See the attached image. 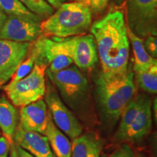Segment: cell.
Instances as JSON below:
<instances>
[{"instance_id": "cell-28", "label": "cell", "mask_w": 157, "mask_h": 157, "mask_svg": "<svg viewBox=\"0 0 157 157\" xmlns=\"http://www.w3.org/2000/svg\"><path fill=\"white\" fill-rule=\"evenodd\" d=\"M45 1L48 2L56 10L58 9L62 4L66 2L67 0H45Z\"/></svg>"}, {"instance_id": "cell-2", "label": "cell", "mask_w": 157, "mask_h": 157, "mask_svg": "<svg viewBox=\"0 0 157 157\" xmlns=\"http://www.w3.org/2000/svg\"><path fill=\"white\" fill-rule=\"evenodd\" d=\"M95 95L102 117L107 124H115L136 95L133 70L129 66L121 74L101 72L95 81Z\"/></svg>"}, {"instance_id": "cell-31", "label": "cell", "mask_w": 157, "mask_h": 157, "mask_svg": "<svg viewBox=\"0 0 157 157\" xmlns=\"http://www.w3.org/2000/svg\"><path fill=\"white\" fill-rule=\"evenodd\" d=\"M113 1H114V2L116 4H117V5H121V4L123 2L124 0H113Z\"/></svg>"}, {"instance_id": "cell-17", "label": "cell", "mask_w": 157, "mask_h": 157, "mask_svg": "<svg viewBox=\"0 0 157 157\" xmlns=\"http://www.w3.org/2000/svg\"><path fill=\"white\" fill-rule=\"evenodd\" d=\"M44 135L48 137L56 157H71V143L68 137L59 129L48 113V125Z\"/></svg>"}, {"instance_id": "cell-18", "label": "cell", "mask_w": 157, "mask_h": 157, "mask_svg": "<svg viewBox=\"0 0 157 157\" xmlns=\"http://www.w3.org/2000/svg\"><path fill=\"white\" fill-rule=\"evenodd\" d=\"M127 35L129 42L132 44V48L134 55V66L133 72L144 71L154 64L157 63L156 58H152L146 52L143 44V39L137 36L132 31L127 29Z\"/></svg>"}, {"instance_id": "cell-23", "label": "cell", "mask_w": 157, "mask_h": 157, "mask_svg": "<svg viewBox=\"0 0 157 157\" xmlns=\"http://www.w3.org/2000/svg\"><path fill=\"white\" fill-rule=\"evenodd\" d=\"M110 0H75V2L84 4L90 8L92 14H102L107 8Z\"/></svg>"}, {"instance_id": "cell-26", "label": "cell", "mask_w": 157, "mask_h": 157, "mask_svg": "<svg viewBox=\"0 0 157 157\" xmlns=\"http://www.w3.org/2000/svg\"><path fill=\"white\" fill-rule=\"evenodd\" d=\"M11 144L4 136L0 137V157H8Z\"/></svg>"}, {"instance_id": "cell-24", "label": "cell", "mask_w": 157, "mask_h": 157, "mask_svg": "<svg viewBox=\"0 0 157 157\" xmlns=\"http://www.w3.org/2000/svg\"><path fill=\"white\" fill-rule=\"evenodd\" d=\"M135 154L130 146L123 143L119 146L109 157H135Z\"/></svg>"}, {"instance_id": "cell-1", "label": "cell", "mask_w": 157, "mask_h": 157, "mask_svg": "<svg viewBox=\"0 0 157 157\" xmlns=\"http://www.w3.org/2000/svg\"><path fill=\"white\" fill-rule=\"evenodd\" d=\"M95 39L102 72L121 74L128 68L129 41L124 14L111 10L90 26Z\"/></svg>"}, {"instance_id": "cell-25", "label": "cell", "mask_w": 157, "mask_h": 157, "mask_svg": "<svg viewBox=\"0 0 157 157\" xmlns=\"http://www.w3.org/2000/svg\"><path fill=\"white\" fill-rule=\"evenodd\" d=\"M144 48L146 52L152 58L157 57V39L156 36H149L146 38V41L143 42Z\"/></svg>"}, {"instance_id": "cell-34", "label": "cell", "mask_w": 157, "mask_h": 157, "mask_svg": "<svg viewBox=\"0 0 157 157\" xmlns=\"http://www.w3.org/2000/svg\"><path fill=\"white\" fill-rule=\"evenodd\" d=\"M53 157H56V156H55V155H54V154H53Z\"/></svg>"}, {"instance_id": "cell-6", "label": "cell", "mask_w": 157, "mask_h": 157, "mask_svg": "<svg viewBox=\"0 0 157 157\" xmlns=\"http://www.w3.org/2000/svg\"><path fill=\"white\" fill-rule=\"evenodd\" d=\"M127 29L141 39L157 34V0H126Z\"/></svg>"}, {"instance_id": "cell-4", "label": "cell", "mask_w": 157, "mask_h": 157, "mask_svg": "<svg viewBox=\"0 0 157 157\" xmlns=\"http://www.w3.org/2000/svg\"><path fill=\"white\" fill-rule=\"evenodd\" d=\"M151 101L146 94L135 95L120 117L115 140L137 143L142 140L151 127Z\"/></svg>"}, {"instance_id": "cell-27", "label": "cell", "mask_w": 157, "mask_h": 157, "mask_svg": "<svg viewBox=\"0 0 157 157\" xmlns=\"http://www.w3.org/2000/svg\"><path fill=\"white\" fill-rule=\"evenodd\" d=\"M15 147H16L17 153L18 154L19 157H34L33 155L29 154L28 151H26L21 148V147L17 146L16 144H15Z\"/></svg>"}, {"instance_id": "cell-20", "label": "cell", "mask_w": 157, "mask_h": 157, "mask_svg": "<svg viewBox=\"0 0 157 157\" xmlns=\"http://www.w3.org/2000/svg\"><path fill=\"white\" fill-rule=\"evenodd\" d=\"M139 87L148 93H157V63L144 71L134 73Z\"/></svg>"}, {"instance_id": "cell-32", "label": "cell", "mask_w": 157, "mask_h": 157, "mask_svg": "<svg viewBox=\"0 0 157 157\" xmlns=\"http://www.w3.org/2000/svg\"><path fill=\"white\" fill-rule=\"evenodd\" d=\"M135 157H147V156H146L145 155H143V154H138L137 156H135Z\"/></svg>"}, {"instance_id": "cell-12", "label": "cell", "mask_w": 157, "mask_h": 157, "mask_svg": "<svg viewBox=\"0 0 157 157\" xmlns=\"http://www.w3.org/2000/svg\"><path fill=\"white\" fill-rule=\"evenodd\" d=\"M48 106L44 100L33 102L20 110L19 126L26 131H33L44 135L48 120Z\"/></svg>"}, {"instance_id": "cell-16", "label": "cell", "mask_w": 157, "mask_h": 157, "mask_svg": "<svg viewBox=\"0 0 157 157\" xmlns=\"http://www.w3.org/2000/svg\"><path fill=\"white\" fill-rule=\"evenodd\" d=\"M19 122V114L17 109L7 101L5 96L0 97V128L4 137L13 143V137Z\"/></svg>"}, {"instance_id": "cell-30", "label": "cell", "mask_w": 157, "mask_h": 157, "mask_svg": "<svg viewBox=\"0 0 157 157\" xmlns=\"http://www.w3.org/2000/svg\"><path fill=\"white\" fill-rule=\"evenodd\" d=\"M10 152V157H19L18 154H17V153L15 144L14 143H12V144H11Z\"/></svg>"}, {"instance_id": "cell-21", "label": "cell", "mask_w": 157, "mask_h": 157, "mask_svg": "<svg viewBox=\"0 0 157 157\" xmlns=\"http://www.w3.org/2000/svg\"><path fill=\"white\" fill-rule=\"evenodd\" d=\"M31 13L42 19H46L54 13L53 7L45 0H19Z\"/></svg>"}, {"instance_id": "cell-19", "label": "cell", "mask_w": 157, "mask_h": 157, "mask_svg": "<svg viewBox=\"0 0 157 157\" xmlns=\"http://www.w3.org/2000/svg\"><path fill=\"white\" fill-rule=\"evenodd\" d=\"M0 9L6 15L23 17L37 23H42L43 19L26 8L19 0H0Z\"/></svg>"}, {"instance_id": "cell-29", "label": "cell", "mask_w": 157, "mask_h": 157, "mask_svg": "<svg viewBox=\"0 0 157 157\" xmlns=\"http://www.w3.org/2000/svg\"><path fill=\"white\" fill-rule=\"evenodd\" d=\"M7 15H6L1 9H0V31H1V29L2 28L4 24H5L6 20H7Z\"/></svg>"}, {"instance_id": "cell-3", "label": "cell", "mask_w": 157, "mask_h": 157, "mask_svg": "<svg viewBox=\"0 0 157 157\" xmlns=\"http://www.w3.org/2000/svg\"><path fill=\"white\" fill-rule=\"evenodd\" d=\"M92 12L78 2H65L41 23L42 35L68 38L85 34L92 24Z\"/></svg>"}, {"instance_id": "cell-13", "label": "cell", "mask_w": 157, "mask_h": 157, "mask_svg": "<svg viewBox=\"0 0 157 157\" xmlns=\"http://www.w3.org/2000/svg\"><path fill=\"white\" fill-rule=\"evenodd\" d=\"M72 58L75 66L80 69H90L95 66L98 55L93 35L72 36Z\"/></svg>"}, {"instance_id": "cell-7", "label": "cell", "mask_w": 157, "mask_h": 157, "mask_svg": "<svg viewBox=\"0 0 157 157\" xmlns=\"http://www.w3.org/2000/svg\"><path fill=\"white\" fill-rule=\"evenodd\" d=\"M47 68L45 65L34 63L31 71L25 77L4 87L15 106L22 107L42 99L46 93L44 76Z\"/></svg>"}, {"instance_id": "cell-9", "label": "cell", "mask_w": 157, "mask_h": 157, "mask_svg": "<svg viewBox=\"0 0 157 157\" xmlns=\"http://www.w3.org/2000/svg\"><path fill=\"white\" fill-rule=\"evenodd\" d=\"M44 97V101L50 111L49 112L57 127L71 140L81 135L83 131L81 123L66 106L53 88L51 86L50 87L49 84L46 88Z\"/></svg>"}, {"instance_id": "cell-8", "label": "cell", "mask_w": 157, "mask_h": 157, "mask_svg": "<svg viewBox=\"0 0 157 157\" xmlns=\"http://www.w3.org/2000/svg\"><path fill=\"white\" fill-rule=\"evenodd\" d=\"M45 73L51 83L60 92L64 101L71 106L78 105L87 95V79L76 66L56 72H52L47 68Z\"/></svg>"}, {"instance_id": "cell-15", "label": "cell", "mask_w": 157, "mask_h": 157, "mask_svg": "<svg viewBox=\"0 0 157 157\" xmlns=\"http://www.w3.org/2000/svg\"><path fill=\"white\" fill-rule=\"evenodd\" d=\"M103 142L94 133H84L74 139L71 157H101Z\"/></svg>"}, {"instance_id": "cell-14", "label": "cell", "mask_w": 157, "mask_h": 157, "mask_svg": "<svg viewBox=\"0 0 157 157\" xmlns=\"http://www.w3.org/2000/svg\"><path fill=\"white\" fill-rule=\"evenodd\" d=\"M13 142L34 157H53L48 137L41 133L24 130L18 125Z\"/></svg>"}, {"instance_id": "cell-11", "label": "cell", "mask_w": 157, "mask_h": 157, "mask_svg": "<svg viewBox=\"0 0 157 157\" xmlns=\"http://www.w3.org/2000/svg\"><path fill=\"white\" fill-rule=\"evenodd\" d=\"M42 35L41 23L8 15L0 31V39L15 42H33Z\"/></svg>"}, {"instance_id": "cell-5", "label": "cell", "mask_w": 157, "mask_h": 157, "mask_svg": "<svg viewBox=\"0 0 157 157\" xmlns=\"http://www.w3.org/2000/svg\"><path fill=\"white\" fill-rule=\"evenodd\" d=\"M29 51L34 55L35 63L49 66L48 70L56 72L73 63L72 36L58 38L41 35L31 43Z\"/></svg>"}, {"instance_id": "cell-10", "label": "cell", "mask_w": 157, "mask_h": 157, "mask_svg": "<svg viewBox=\"0 0 157 157\" xmlns=\"http://www.w3.org/2000/svg\"><path fill=\"white\" fill-rule=\"evenodd\" d=\"M31 43L0 39V88L10 79L27 56Z\"/></svg>"}, {"instance_id": "cell-22", "label": "cell", "mask_w": 157, "mask_h": 157, "mask_svg": "<svg viewBox=\"0 0 157 157\" xmlns=\"http://www.w3.org/2000/svg\"><path fill=\"white\" fill-rule=\"evenodd\" d=\"M35 63V56L30 51H29L28 55L23 60V61L20 64L17 70L11 78V81L8 84H13L15 82L20 81L24 77H25L30 73L34 67Z\"/></svg>"}, {"instance_id": "cell-33", "label": "cell", "mask_w": 157, "mask_h": 157, "mask_svg": "<svg viewBox=\"0 0 157 157\" xmlns=\"http://www.w3.org/2000/svg\"><path fill=\"white\" fill-rule=\"evenodd\" d=\"M101 157H109V156H107L106 154H103V155H102V156H101Z\"/></svg>"}]
</instances>
